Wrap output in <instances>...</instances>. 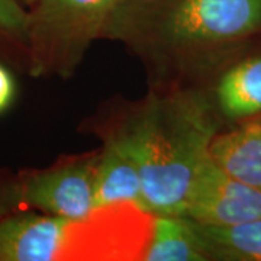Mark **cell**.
<instances>
[{
    "mask_svg": "<svg viewBox=\"0 0 261 261\" xmlns=\"http://www.w3.org/2000/svg\"><path fill=\"white\" fill-rule=\"evenodd\" d=\"M209 155L225 173L261 192V115L237 122L229 130L218 132Z\"/></svg>",
    "mask_w": 261,
    "mask_h": 261,
    "instance_id": "obj_7",
    "label": "cell"
},
{
    "mask_svg": "<svg viewBox=\"0 0 261 261\" xmlns=\"http://www.w3.org/2000/svg\"><path fill=\"white\" fill-rule=\"evenodd\" d=\"M0 261H87L86 221L34 209L5 215L0 218Z\"/></svg>",
    "mask_w": 261,
    "mask_h": 261,
    "instance_id": "obj_5",
    "label": "cell"
},
{
    "mask_svg": "<svg viewBox=\"0 0 261 261\" xmlns=\"http://www.w3.org/2000/svg\"><path fill=\"white\" fill-rule=\"evenodd\" d=\"M99 151L63 157L53 166L12 177L15 211L34 209L67 219H82L97 207L96 167Z\"/></svg>",
    "mask_w": 261,
    "mask_h": 261,
    "instance_id": "obj_4",
    "label": "cell"
},
{
    "mask_svg": "<svg viewBox=\"0 0 261 261\" xmlns=\"http://www.w3.org/2000/svg\"><path fill=\"white\" fill-rule=\"evenodd\" d=\"M97 205L132 202L141 206L142 176L141 167L129 145L111 132L99 151L96 167Z\"/></svg>",
    "mask_w": 261,
    "mask_h": 261,
    "instance_id": "obj_8",
    "label": "cell"
},
{
    "mask_svg": "<svg viewBox=\"0 0 261 261\" xmlns=\"http://www.w3.org/2000/svg\"><path fill=\"white\" fill-rule=\"evenodd\" d=\"M28 9L19 0H0V48L27 53Z\"/></svg>",
    "mask_w": 261,
    "mask_h": 261,
    "instance_id": "obj_12",
    "label": "cell"
},
{
    "mask_svg": "<svg viewBox=\"0 0 261 261\" xmlns=\"http://www.w3.org/2000/svg\"><path fill=\"white\" fill-rule=\"evenodd\" d=\"M145 261H207L185 216L154 215Z\"/></svg>",
    "mask_w": 261,
    "mask_h": 261,
    "instance_id": "obj_11",
    "label": "cell"
},
{
    "mask_svg": "<svg viewBox=\"0 0 261 261\" xmlns=\"http://www.w3.org/2000/svg\"><path fill=\"white\" fill-rule=\"evenodd\" d=\"M183 216L207 225L258 219L261 192L229 176L209 159L192 187Z\"/></svg>",
    "mask_w": 261,
    "mask_h": 261,
    "instance_id": "obj_6",
    "label": "cell"
},
{
    "mask_svg": "<svg viewBox=\"0 0 261 261\" xmlns=\"http://www.w3.org/2000/svg\"><path fill=\"white\" fill-rule=\"evenodd\" d=\"M214 105L222 118L235 123L261 115V56L237 61L219 75Z\"/></svg>",
    "mask_w": 261,
    "mask_h": 261,
    "instance_id": "obj_9",
    "label": "cell"
},
{
    "mask_svg": "<svg viewBox=\"0 0 261 261\" xmlns=\"http://www.w3.org/2000/svg\"><path fill=\"white\" fill-rule=\"evenodd\" d=\"M20 3H22V6L25 8V9H29L31 6H34L35 3H37V0H19Z\"/></svg>",
    "mask_w": 261,
    "mask_h": 261,
    "instance_id": "obj_15",
    "label": "cell"
},
{
    "mask_svg": "<svg viewBox=\"0 0 261 261\" xmlns=\"http://www.w3.org/2000/svg\"><path fill=\"white\" fill-rule=\"evenodd\" d=\"M119 0H37L28 9L27 53L32 77H73Z\"/></svg>",
    "mask_w": 261,
    "mask_h": 261,
    "instance_id": "obj_3",
    "label": "cell"
},
{
    "mask_svg": "<svg viewBox=\"0 0 261 261\" xmlns=\"http://www.w3.org/2000/svg\"><path fill=\"white\" fill-rule=\"evenodd\" d=\"M16 94V86L10 71L0 64V113L9 108Z\"/></svg>",
    "mask_w": 261,
    "mask_h": 261,
    "instance_id": "obj_13",
    "label": "cell"
},
{
    "mask_svg": "<svg viewBox=\"0 0 261 261\" xmlns=\"http://www.w3.org/2000/svg\"><path fill=\"white\" fill-rule=\"evenodd\" d=\"M261 32V0H119L102 38L166 80L195 79Z\"/></svg>",
    "mask_w": 261,
    "mask_h": 261,
    "instance_id": "obj_1",
    "label": "cell"
},
{
    "mask_svg": "<svg viewBox=\"0 0 261 261\" xmlns=\"http://www.w3.org/2000/svg\"><path fill=\"white\" fill-rule=\"evenodd\" d=\"M219 113L205 94L173 87L151 93L113 132L138 160L141 207L154 215L183 216L209 148L219 132Z\"/></svg>",
    "mask_w": 261,
    "mask_h": 261,
    "instance_id": "obj_2",
    "label": "cell"
},
{
    "mask_svg": "<svg viewBox=\"0 0 261 261\" xmlns=\"http://www.w3.org/2000/svg\"><path fill=\"white\" fill-rule=\"evenodd\" d=\"M187 221L206 260L261 261V218L229 225Z\"/></svg>",
    "mask_w": 261,
    "mask_h": 261,
    "instance_id": "obj_10",
    "label": "cell"
},
{
    "mask_svg": "<svg viewBox=\"0 0 261 261\" xmlns=\"http://www.w3.org/2000/svg\"><path fill=\"white\" fill-rule=\"evenodd\" d=\"M10 185H12V177L0 174V218L10 212H15V207L12 203Z\"/></svg>",
    "mask_w": 261,
    "mask_h": 261,
    "instance_id": "obj_14",
    "label": "cell"
}]
</instances>
